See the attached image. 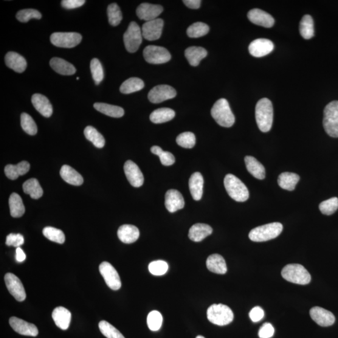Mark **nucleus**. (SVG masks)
Masks as SVG:
<instances>
[{
    "label": "nucleus",
    "instance_id": "1",
    "mask_svg": "<svg viewBox=\"0 0 338 338\" xmlns=\"http://www.w3.org/2000/svg\"><path fill=\"white\" fill-rule=\"evenodd\" d=\"M256 120L261 132H267L271 129L273 122V106L268 98L258 101L256 107Z\"/></svg>",
    "mask_w": 338,
    "mask_h": 338
},
{
    "label": "nucleus",
    "instance_id": "2",
    "mask_svg": "<svg viewBox=\"0 0 338 338\" xmlns=\"http://www.w3.org/2000/svg\"><path fill=\"white\" fill-rule=\"evenodd\" d=\"M211 115L219 125L230 128L235 122V117L230 108L229 102L225 98L216 101L211 109Z\"/></svg>",
    "mask_w": 338,
    "mask_h": 338
},
{
    "label": "nucleus",
    "instance_id": "3",
    "mask_svg": "<svg viewBox=\"0 0 338 338\" xmlns=\"http://www.w3.org/2000/svg\"><path fill=\"white\" fill-rule=\"evenodd\" d=\"M224 183L227 193L235 201L242 202L249 199V191L246 185L236 176L227 174L225 177Z\"/></svg>",
    "mask_w": 338,
    "mask_h": 338
},
{
    "label": "nucleus",
    "instance_id": "4",
    "mask_svg": "<svg viewBox=\"0 0 338 338\" xmlns=\"http://www.w3.org/2000/svg\"><path fill=\"white\" fill-rule=\"evenodd\" d=\"M283 229V225L280 222H272L252 229L249 234V238L253 242L267 241L277 238Z\"/></svg>",
    "mask_w": 338,
    "mask_h": 338
},
{
    "label": "nucleus",
    "instance_id": "5",
    "mask_svg": "<svg viewBox=\"0 0 338 338\" xmlns=\"http://www.w3.org/2000/svg\"><path fill=\"white\" fill-rule=\"evenodd\" d=\"M281 275L290 283L306 285L311 282V277L308 270L302 265L287 264L282 270Z\"/></svg>",
    "mask_w": 338,
    "mask_h": 338
},
{
    "label": "nucleus",
    "instance_id": "6",
    "mask_svg": "<svg viewBox=\"0 0 338 338\" xmlns=\"http://www.w3.org/2000/svg\"><path fill=\"white\" fill-rule=\"evenodd\" d=\"M207 317L208 320L214 325L225 326L232 322L234 313L229 307L224 304H214L208 308Z\"/></svg>",
    "mask_w": 338,
    "mask_h": 338
},
{
    "label": "nucleus",
    "instance_id": "7",
    "mask_svg": "<svg viewBox=\"0 0 338 338\" xmlns=\"http://www.w3.org/2000/svg\"><path fill=\"white\" fill-rule=\"evenodd\" d=\"M324 129L329 136L338 137V101H332L324 110Z\"/></svg>",
    "mask_w": 338,
    "mask_h": 338
},
{
    "label": "nucleus",
    "instance_id": "8",
    "mask_svg": "<svg viewBox=\"0 0 338 338\" xmlns=\"http://www.w3.org/2000/svg\"><path fill=\"white\" fill-rule=\"evenodd\" d=\"M142 33L137 23L132 22L123 35L124 45L130 53L136 52L142 42Z\"/></svg>",
    "mask_w": 338,
    "mask_h": 338
},
{
    "label": "nucleus",
    "instance_id": "9",
    "mask_svg": "<svg viewBox=\"0 0 338 338\" xmlns=\"http://www.w3.org/2000/svg\"><path fill=\"white\" fill-rule=\"evenodd\" d=\"M82 36L75 32H56L50 36V41L53 45L60 48L71 49L80 44Z\"/></svg>",
    "mask_w": 338,
    "mask_h": 338
},
{
    "label": "nucleus",
    "instance_id": "10",
    "mask_svg": "<svg viewBox=\"0 0 338 338\" xmlns=\"http://www.w3.org/2000/svg\"><path fill=\"white\" fill-rule=\"evenodd\" d=\"M143 57L149 64H162L171 60V55L165 48L155 45L146 47L143 52Z\"/></svg>",
    "mask_w": 338,
    "mask_h": 338
},
{
    "label": "nucleus",
    "instance_id": "11",
    "mask_svg": "<svg viewBox=\"0 0 338 338\" xmlns=\"http://www.w3.org/2000/svg\"><path fill=\"white\" fill-rule=\"evenodd\" d=\"M101 276L105 280L107 285L112 290H118L122 286L120 278L117 270L108 262H103L99 266Z\"/></svg>",
    "mask_w": 338,
    "mask_h": 338
},
{
    "label": "nucleus",
    "instance_id": "12",
    "mask_svg": "<svg viewBox=\"0 0 338 338\" xmlns=\"http://www.w3.org/2000/svg\"><path fill=\"white\" fill-rule=\"evenodd\" d=\"M5 282L8 291L16 301L22 302L26 299V292L19 279L12 273L5 276Z\"/></svg>",
    "mask_w": 338,
    "mask_h": 338
},
{
    "label": "nucleus",
    "instance_id": "13",
    "mask_svg": "<svg viewBox=\"0 0 338 338\" xmlns=\"http://www.w3.org/2000/svg\"><path fill=\"white\" fill-rule=\"evenodd\" d=\"M177 92L173 87L167 84H160L154 87L148 94L149 100L152 103H159L172 99L176 97Z\"/></svg>",
    "mask_w": 338,
    "mask_h": 338
},
{
    "label": "nucleus",
    "instance_id": "14",
    "mask_svg": "<svg viewBox=\"0 0 338 338\" xmlns=\"http://www.w3.org/2000/svg\"><path fill=\"white\" fill-rule=\"evenodd\" d=\"M274 49V45L268 39H256L250 44L249 51L250 54L255 57L260 58L271 53Z\"/></svg>",
    "mask_w": 338,
    "mask_h": 338
},
{
    "label": "nucleus",
    "instance_id": "15",
    "mask_svg": "<svg viewBox=\"0 0 338 338\" xmlns=\"http://www.w3.org/2000/svg\"><path fill=\"white\" fill-rule=\"evenodd\" d=\"M163 27V21L162 19L157 18L146 22L142 28L143 37L149 41L159 39L162 35Z\"/></svg>",
    "mask_w": 338,
    "mask_h": 338
},
{
    "label": "nucleus",
    "instance_id": "16",
    "mask_svg": "<svg viewBox=\"0 0 338 338\" xmlns=\"http://www.w3.org/2000/svg\"><path fill=\"white\" fill-rule=\"evenodd\" d=\"M124 172L126 179L133 187H140L143 185L144 177L136 163L132 160H128L124 165Z\"/></svg>",
    "mask_w": 338,
    "mask_h": 338
},
{
    "label": "nucleus",
    "instance_id": "17",
    "mask_svg": "<svg viewBox=\"0 0 338 338\" xmlns=\"http://www.w3.org/2000/svg\"><path fill=\"white\" fill-rule=\"evenodd\" d=\"M10 325L13 330L24 336L35 337L38 334V329L33 324L27 322L16 317H11Z\"/></svg>",
    "mask_w": 338,
    "mask_h": 338
},
{
    "label": "nucleus",
    "instance_id": "18",
    "mask_svg": "<svg viewBox=\"0 0 338 338\" xmlns=\"http://www.w3.org/2000/svg\"><path fill=\"white\" fill-rule=\"evenodd\" d=\"M312 320L318 325L323 327L332 326L335 322V317L331 312L321 307L315 306L310 310Z\"/></svg>",
    "mask_w": 338,
    "mask_h": 338
},
{
    "label": "nucleus",
    "instance_id": "19",
    "mask_svg": "<svg viewBox=\"0 0 338 338\" xmlns=\"http://www.w3.org/2000/svg\"><path fill=\"white\" fill-rule=\"evenodd\" d=\"M162 11V6L143 3L138 7L136 12L137 15L140 19L150 22L157 19Z\"/></svg>",
    "mask_w": 338,
    "mask_h": 338
},
{
    "label": "nucleus",
    "instance_id": "20",
    "mask_svg": "<svg viewBox=\"0 0 338 338\" xmlns=\"http://www.w3.org/2000/svg\"><path fill=\"white\" fill-rule=\"evenodd\" d=\"M247 17L250 22L259 26L271 28L274 24V19L270 14L258 8L250 10Z\"/></svg>",
    "mask_w": 338,
    "mask_h": 338
},
{
    "label": "nucleus",
    "instance_id": "21",
    "mask_svg": "<svg viewBox=\"0 0 338 338\" xmlns=\"http://www.w3.org/2000/svg\"><path fill=\"white\" fill-rule=\"evenodd\" d=\"M165 205L168 212L176 213V211L184 208V197L178 191L168 190L165 194Z\"/></svg>",
    "mask_w": 338,
    "mask_h": 338
},
{
    "label": "nucleus",
    "instance_id": "22",
    "mask_svg": "<svg viewBox=\"0 0 338 338\" xmlns=\"http://www.w3.org/2000/svg\"><path fill=\"white\" fill-rule=\"evenodd\" d=\"M32 102L36 111L44 117L49 118L53 114V107L45 96L35 94L32 96Z\"/></svg>",
    "mask_w": 338,
    "mask_h": 338
},
{
    "label": "nucleus",
    "instance_id": "23",
    "mask_svg": "<svg viewBox=\"0 0 338 338\" xmlns=\"http://www.w3.org/2000/svg\"><path fill=\"white\" fill-rule=\"evenodd\" d=\"M52 318L58 328L62 330H66L69 328L71 322L72 314L69 310L60 306L53 310Z\"/></svg>",
    "mask_w": 338,
    "mask_h": 338
},
{
    "label": "nucleus",
    "instance_id": "24",
    "mask_svg": "<svg viewBox=\"0 0 338 338\" xmlns=\"http://www.w3.org/2000/svg\"><path fill=\"white\" fill-rule=\"evenodd\" d=\"M117 235L120 240L125 244L134 243L139 239V229L133 225L125 224L119 227Z\"/></svg>",
    "mask_w": 338,
    "mask_h": 338
},
{
    "label": "nucleus",
    "instance_id": "25",
    "mask_svg": "<svg viewBox=\"0 0 338 338\" xmlns=\"http://www.w3.org/2000/svg\"><path fill=\"white\" fill-rule=\"evenodd\" d=\"M5 64L17 73H22L27 69V63L24 57L18 53L10 52L5 56Z\"/></svg>",
    "mask_w": 338,
    "mask_h": 338
},
{
    "label": "nucleus",
    "instance_id": "26",
    "mask_svg": "<svg viewBox=\"0 0 338 338\" xmlns=\"http://www.w3.org/2000/svg\"><path fill=\"white\" fill-rule=\"evenodd\" d=\"M213 228L207 224L198 223L193 225L188 232V238L194 242H201L213 233Z\"/></svg>",
    "mask_w": 338,
    "mask_h": 338
},
{
    "label": "nucleus",
    "instance_id": "27",
    "mask_svg": "<svg viewBox=\"0 0 338 338\" xmlns=\"http://www.w3.org/2000/svg\"><path fill=\"white\" fill-rule=\"evenodd\" d=\"M206 266L210 272L216 274H224L227 272L226 263L222 256L214 253L207 259Z\"/></svg>",
    "mask_w": 338,
    "mask_h": 338
},
{
    "label": "nucleus",
    "instance_id": "28",
    "mask_svg": "<svg viewBox=\"0 0 338 338\" xmlns=\"http://www.w3.org/2000/svg\"><path fill=\"white\" fill-rule=\"evenodd\" d=\"M189 189L193 198L195 201L201 200L203 194L204 179L200 173H195L192 175L188 182Z\"/></svg>",
    "mask_w": 338,
    "mask_h": 338
},
{
    "label": "nucleus",
    "instance_id": "29",
    "mask_svg": "<svg viewBox=\"0 0 338 338\" xmlns=\"http://www.w3.org/2000/svg\"><path fill=\"white\" fill-rule=\"evenodd\" d=\"M248 172L255 178L263 180L266 177V170L262 163L259 162L256 158L252 156H246L244 159Z\"/></svg>",
    "mask_w": 338,
    "mask_h": 338
},
{
    "label": "nucleus",
    "instance_id": "30",
    "mask_svg": "<svg viewBox=\"0 0 338 338\" xmlns=\"http://www.w3.org/2000/svg\"><path fill=\"white\" fill-rule=\"evenodd\" d=\"M50 65L54 71L60 75H72L76 72V69L72 64L60 58L51 59Z\"/></svg>",
    "mask_w": 338,
    "mask_h": 338
},
{
    "label": "nucleus",
    "instance_id": "31",
    "mask_svg": "<svg viewBox=\"0 0 338 338\" xmlns=\"http://www.w3.org/2000/svg\"><path fill=\"white\" fill-rule=\"evenodd\" d=\"M60 174L61 178L68 184L79 186L83 183L82 176L69 165L62 166Z\"/></svg>",
    "mask_w": 338,
    "mask_h": 338
},
{
    "label": "nucleus",
    "instance_id": "32",
    "mask_svg": "<svg viewBox=\"0 0 338 338\" xmlns=\"http://www.w3.org/2000/svg\"><path fill=\"white\" fill-rule=\"evenodd\" d=\"M30 163L27 161H22L17 165H7L5 168L6 176L11 180H15L19 176H24L29 171Z\"/></svg>",
    "mask_w": 338,
    "mask_h": 338
},
{
    "label": "nucleus",
    "instance_id": "33",
    "mask_svg": "<svg viewBox=\"0 0 338 338\" xmlns=\"http://www.w3.org/2000/svg\"><path fill=\"white\" fill-rule=\"evenodd\" d=\"M207 50L204 48L200 47H191L187 48L185 51L186 58L191 66L197 67L199 66L200 61L206 57Z\"/></svg>",
    "mask_w": 338,
    "mask_h": 338
},
{
    "label": "nucleus",
    "instance_id": "34",
    "mask_svg": "<svg viewBox=\"0 0 338 338\" xmlns=\"http://www.w3.org/2000/svg\"><path fill=\"white\" fill-rule=\"evenodd\" d=\"M300 177L298 174L291 173H283L279 176V185L284 190L292 191L294 190Z\"/></svg>",
    "mask_w": 338,
    "mask_h": 338
},
{
    "label": "nucleus",
    "instance_id": "35",
    "mask_svg": "<svg viewBox=\"0 0 338 338\" xmlns=\"http://www.w3.org/2000/svg\"><path fill=\"white\" fill-rule=\"evenodd\" d=\"M9 206L11 216L13 218H18L24 216L25 208L21 197L18 194H11L9 199Z\"/></svg>",
    "mask_w": 338,
    "mask_h": 338
},
{
    "label": "nucleus",
    "instance_id": "36",
    "mask_svg": "<svg viewBox=\"0 0 338 338\" xmlns=\"http://www.w3.org/2000/svg\"><path fill=\"white\" fill-rule=\"evenodd\" d=\"M176 115V113L173 109L169 108H160L156 110L150 115L152 122L154 123H162L168 122Z\"/></svg>",
    "mask_w": 338,
    "mask_h": 338
},
{
    "label": "nucleus",
    "instance_id": "37",
    "mask_svg": "<svg viewBox=\"0 0 338 338\" xmlns=\"http://www.w3.org/2000/svg\"><path fill=\"white\" fill-rule=\"evenodd\" d=\"M23 189L25 194H28L34 199L40 198L44 194L43 188L39 185L38 180L35 178L27 180L23 185Z\"/></svg>",
    "mask_w": 338,
    "mask_h": 338
},
{
    "label": "nucleus",
    "instance_id": "38",
    "mask_svg": "<svg viewBox=\"0 0 338 338\" xmlns=\"http://www.w3.org/2000/svg\"><path fill=\"white\" fill-rule=\"evenodd\" d=\"M94 107L97 111L109 117L120 118L124 115V110L120 107L105 103H95Z\"/></svg>",
    "mask_w": 338,
    "mask_h": 338
},
{
    "label": "nucleus",
    "instance_id": "39",
    "mask_svg": "<svg viewBox=\"0 0 338 338\" xmlns=\"http://www.w3.org/2000/svg\"><path fill=\"white\" fill-rule=\"evenodd\" d=\"M144 87V83L139 78L132 77L125 80L120 87V91L124 94L140 91Z\"/></svg>",
    "mask_w": 338,
    "mask_h": 338
},
{
    "label": "nucleus",
    "instance_id": "40",
    "mask_svg": "<svg viewBox=\"0 0 338 338\" xmlns=\"http://www.w3.org/2000/svg\"><path fill=\"white\" fill-rule=\"evenodd\" d=\"M300 32L303 38L311 39L314 35V21L311 16L304 15L300 22Z\"/></svg>",
    "mask_w": 338,
    "mask_h": 338
},
{
    "label": "nucleus",
    "instance_id": "41",
    "mask_svg": "<svg viewBox=\"0 0 338 338\" xmlns=\"http://www.w3.org/2000/svg\"><path fill=\"white\" fill-rule=\"evenodd\" d=\"M84 135L86 139L90 141L96 147L101 149L105 145V140L103 135L93 126H87L84 130Z\"/></svg>",
    "mask_w": 338,
    "mask_h": 338
},
{
    "label": "nucleus",
    "instance_id": "42",
    "mask_svg": "<svg viewBox=\"0 0 338 338\" xmlns=\"http://www.w3.org/2000/svg\"><path fill=\"white\" fill-rule=\"evenodd\" d=\"M209 32V27L202 22H196L187 28V34L191 38H200L207 35Z\"/></svg>",
    "mask_w": 338,
    "mask_h": 338
},
{
    "label": "nucleus",
    "instance_id": "43",
    "mask_svg": "<svg viewBox=\"0 0 338 338\" xmlns=\"http://www.w3.org/2000/svg\"><path fill=\"white\" fill-rule=\"evenodd\" d=\"M43 234L45 238L49 240L58 244H64L66 241L63 231L53 227H46L43 229Z\"/></svg>",
    "mask_w": 338,
    "mask_h": 338
},
{
    "label": "nucleus",
    "instance_id": "44",
    "mask_svg": "<svg viewBox=\"0 0 338 338\" xmlns=\"http://www.w3.org/2000/svg\"><path fill=\"white\" fill-rule=\"evenodd\" d=\"M107 15L109 17V24L112 26H117L122 20V11L116 4H112L109 6L107 8Z\"/></svg>",
    "mask_w": 338,
    "mask_h": 338
},
{
    "label": "nucleus",
    "instance_id": "45",
    "mask_svg": "<svg viewBox=\"0 0 338 338\" xmlns=\"http://www.w3.org/2000/svg\"><path fill=\"white\" fill-rule=\"evenodd\" d=\"M98 327L101 333L107 338H125L117 328L106 321H100Z\"/></svg>",
    "mask_w": 338,
    "mask_h": 338
},
{
    "label": "nucleus",
    "instance_id": "46",
    "mask_svg": "<svg viewBox=\"0 0 338 338\" xmlns=\"http://www.w3.org/2000/svg\"><path fill=\"white\" fill-rule=\"evenodd\" d=\"M21 125L23 130L28 134L35 135L37 133V126L35 121L27 113H23L21 115Z\"/></svg>",
    "mask_w": 338,
    "mask_h": 338
},
{
    "label": "nucleus",
    "instance_id": "47",
    "mask_svg": "<svg viewBox=\"0 0 338 338\" xmlns=\"http://www.w3.org/2000/svg\"><path fill=\"white\" fill-rule=\"evenodd\" d=\"M152 153L159 156L162 164L170 166L175 163V157L171 152L163 151L159 146H153L151 149Z\"/></svg>",
    "mask_w": 338,
    "mask_h": 338
},
{
    "label": "nucleus",
    "instance_id": "48",
    "mask_svg": "<svg viewBox=\"0 0 338 338\" xmlns=\"http://www.w3.org/2000/svg\"><path fill=\"white\" fill-rule=\"evenodd\" d=\"M196 136L190 132H184L177 137V144L185 149L193 148L196 144Z\"/></svg>",
    "mask_w": 338,
    "mask_h": 338
},
{
    "label": "nucleus",
    "instance_id": "49",
    "mask_svg": "<svg viewBox=\"0 0 338 338\" xmlns=\"http://www.w3.org/2000/svg\"><path fill=\"white\" fill-rule=\"evenodd\" d=\"M93 79L96 84H98L103 80L104 77L103 69L99 60L97 58L92 59L90 63Z\"/></svg>",
    "mask_w": 338,
    "mask_h": 338
},
{
    "label": "nucleus",
    "instance_id": "50",
    "mask_svg": "<svg viewBox=\"0 0 338 338\" xmlns=\"http://www.w3.org/2000/svg\"><path fill=\"white\" fill-rule=\"evenodd\" d=\"M146 321H147L149 328L151 331H159L162 325V315L159 311H151L148 315L147 320Z\"/></svg>",
    "mask_w": 338,
    "mask_h": 338
},
{
    "label": "nucleus",
    "instance_id": "51",
    "mask_svg": "<svg viewBox=\"0 0 338 338\" xmlns=\"http://www.w3.org/2000/svg\"><path fill=\"white\" fill-rule=\"evenodd\" d=\"M319 207L322 214L327 216L332 215L337 210L338 199L337 197H332V198L326 200L321 203Z\"/></svg>",
    "mask_w": 338,
    "mask_h": 338
},
{
    "label": "nucleus",
    "instance_id": "52",
    "mask_svg": "<svg viewBox=\"0 0 338 338\" xmlns=\"http://www.w3.org/2000/svg\"><path fill=\"white\" fill-rule=\"evenodd\" d=\"M39 11L34 9H25L19 11L16 14V18L19 22L26 23L31 19H39L41 18Z\"/></svg>",
    "mask_w": 338,
    "mask_h": 338
},
{
    "label": "nucleus",
    "instance_id": "53",
    "mask_svg": "<svg viewBox=\"0 0 338 338\" xmlns=\"http://www.w3.org/2000/svg\"><path fill=\"white\" fill-rule=\"evenodd\" d=\"M168 265L165 261L158 260L149 265V270L154 276L164 275L167 272Z\"/></svg>",
    "mask_w": 338,
    "mask_h": 338
},
{
    "label": "nucleus",
    "instance_id": "54",
    "mask_svg": "<svg viewBox=\"0 0 338 338\" xmlns=\"http://www.w3.org/2000/svg\"><path fill=\"white\" fill-rule=\"evenodd\" d=\"M24 244V238L20 234H10L6 239V244L8 246L19 247Z\"/></svg>",
    "mask_w": 338,
    "mask_h": 338
},
{
    "label": "nucleus",
    "instance_id": "55",
    "mask_svg": "<svg viewBox=\"0 0 338 338\" xmlns=\"http://www.w3.org/2000/svg\"><path fill=\"white\" fill-rule=\"evenodd\" d=\"M274 328L271 324L264 323L259 331V337L260 338H270L274 334Z\"/></svg>",
    "mask_w": 338,
    "mask_h": 338
},
{
    "label": "nucleus",
    "instance_id": "56",
    "mask_svg": "<svg viewBox=\"0 0 338 338\" xmlns=\"http://www.w3.org/2000/svg\"><path fill=\"white\" fill-rule=\"evenodd\" d=\"M264 316V311L259 306H256L249 312V317L253 322L257 323L260 321Z\"/></svg>",
    "mask_w": 338,
    "mask_h": 338
},
{
    "label": "nucleus",
    "instance_id": "57",
    "mask_svg": "<svg viewBox=\"0 0 338 338\" xmlns=\"http://www.w3.org/2000/svg\"><path fill=\"white\" fill-rule=\"evenodd\" d=\"M86 3L84 0H64L61 6L66 9H75L83 6Z\"/></svg>",
    "mask_w": 338,
    "mask_h": 338
},
{
    "label": "nucleus",
    "instance_id": "58",
    "mask_svg": "<svg viewBox=\"0 0 338 338\" xmlns=\"http://www.w3.org/2000/svg\"><path fill=\"white\" fill-rule=\"evenodd\" d=\"M183 3L191 9H198L201 7V0H184Z\"/></svg>",
    "mask_w": 338,
    "mask_h": 338
},
{
    "label": "nucleus",
    "instance_id": "59",
    "mask_svg": "<svg viewBox=\"0 0 338 338\" xmlns=\"http://www.w3.org/2000/svg\"><path fill=\"white\" fill-rule=\"evenodd\" d=\"M26 259V255H25L24 250H23L20 247H17L16 250V259L19 263L24 262Z\"/></svg>",
    "mask_w": 338,
    "mask_h": 338
},
{
    "label": "nucleus",
    "instance_id": "60",
    "mask_svg": "<svg viewBox=\"0 0 338 338\" xmlns=\"http://www.w3.org/2000/svg\"><path fill=\"white\" fill-rule=\"evenodd\" d=\"M196 338H205V337L204 336H197Z\"/></svg>",
    "mask_w": 338,
    "mask_h": 338
},
{
    "label": "nucleus",
    "instance_id": "61",
    "mask_svg": "<svg viewBox=\"0 0 338 338\" xmlns=\"http://www.w3.org/2000/svg\"><path fill=\"white\" fill-rule=\"evenodd\" d=\"M77 80H79V77H77Z\"/></svg>",
    "mask_w": 338,
    "mask_h": 338
}]
</instances>
